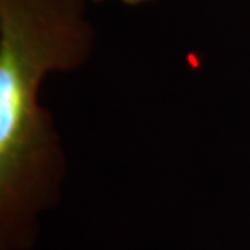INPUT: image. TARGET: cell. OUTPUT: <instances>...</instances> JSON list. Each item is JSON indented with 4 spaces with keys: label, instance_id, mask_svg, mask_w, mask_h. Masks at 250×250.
I'll list each match as a JSON object with an SVG mask.
<instances>
[{
    "label": "cell",
    "instance_id": "cell-1",
    "mask_svg": "<svg viewBox=\"0 0 250 250\" xmlns=\"http://www.w3.org/2000/svg\"><path fill=\"white\" fill-rule=\"evenodd\" d=\"M85 0H0V250H28L56 204L67 156L39 102L50 72L89 62Z\"/></svg>",
    "mask_w": 250,
    "mask_h": 250
},
{
    "label": "cell",
    "instance_id": "cell-2",
    "mask_svg": "<svg viewBox=\"0 0 250 250\" xmlns=\"http://www.w3.org/2000/svg\"><path fill=\"white\" fill-rule=\"evenodd\" d=\"M93 2H107V0H93ZM126 6H143V4H150V2H156V0H119Z\"/></svg>",
    "mask_w": 250,
    "mask_h": 250
}]
</instances>
